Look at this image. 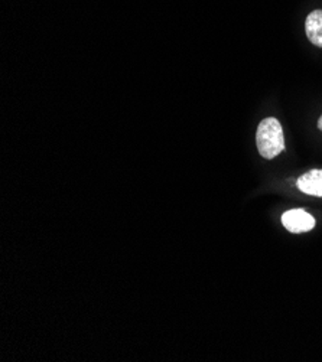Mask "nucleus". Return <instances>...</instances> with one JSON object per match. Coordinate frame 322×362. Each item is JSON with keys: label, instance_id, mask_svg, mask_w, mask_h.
Wrapping results in <instances>:
<instances>
[{"label": "nucleus", "instance_id": "f257e3e1", "mask_svg": "<svg viewBox=\"0 0 322 362\" xmlns=\"http://www.w3.org/2000/svg\"><path fill=\"white\" fill-rule=\"evenodd\" d=\"M258 151L265 159H275L284 149L283 129L277 119L269 117L260 122L256 133Z\"/></svg>", "mask_w": 322, "mask_h": 362}, {"label": "nucleus", "instance_id": "f03ea898", "mask_svg": "<svg viewBox=\"0 0 322 362\" xmlns=\"http://www.w3.org/2000/svg\"><path fill=\"white\" fill-rule=\"evenodd\" d=\"M282 224L289 233L301 234L311 231L315 227V220L304 209H291L282 215Z\"/></svg>", "mask_w": 322, "mask_h": 362}, {"label": "nucleus", "instance_id": "7ed1b4c3", "mask_svg": "<svg viewBox=\"0 0 322 362\" xmlns=\"http://www.w3.org/2000/svg\"><path fill=\"white\" fill-rule=\"evenodd\" d=\"M299 191L311 197H322V170L312 169L304 173L297 182Z\"/></svg>", "mask_w": 322, "mask_h": 362}, {"label": "nucleus", "instance_id": "20e7f679", "mask_svg": "<svg viewBox=\"0 0 322 362\" xmlns=\"http://www.w3.org/2000/svg\"><path fill=\"white\" fill-rule=\"evenodd\" d=\"M305 32L308 40L318 48H322V11H314L308 15L305 22Z\"/></svg>", "mask_w": 322, "mask_h": 362}, {"label": "nucleus", "instance_id": "39448f33", "mask_svg": "<svg viewBox=\"0 0 322 362\" xmlns=\"http://www.w3.org/2000/svg\"><path fill=\"white\" fill-rule=\"evenodd\" d=\"M318 127H319V130L322 132V116H321L319 120H318Z\"/></svg>", "mask_w": 322, "mask_h": 362}]
</instances>
